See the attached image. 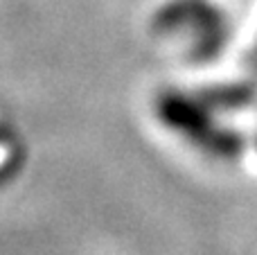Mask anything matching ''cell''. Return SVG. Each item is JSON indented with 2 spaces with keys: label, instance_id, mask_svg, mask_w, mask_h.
I'll return each mask as SVG.
<instances>
[{
  "label": "cell",
  "instance_id": "6da1fadb",
  "mask_svg": "<svg viewBox=\"0 0 257 255\" xmlns=\"http://www.w3.org/2000/svg\"><path fill=\"white\" fill-rule=\"evenodd\" d=\"M156 115L167 129L183 136L205 154L217 158H237L246 147L244 136L237 129L214 120V111L196 93L163 90L156 97Z\"/></svg>",
  "mask_w": 257,
  "mask_h": 255
},
{
  "label": "cell",
  "instance_id": "7a4b0ae2",
  "mask_svg": "<svg viewBox=\"0 0 257 255\" xmlns=\"http://www.w3.org/2000/svg\"><path fill=\"white\" fill-rule=\"evenodd\" d=\"M154 30L167 36H185L190 57L201 63L217 59L230 39L228 16L210 0H169L156 12Z\"/></svg>",
  "mask_w": 257,
  "mask_h": 255
},
{
  "label": "cell",
  "instance_id": "3957f363",
  "mask_svg": "<svg viewBox=\"0 0 257 255\" xmlns=\"http://www.w3.org/2000/svg\"><path fill=\"white\" fill-rule=\"evenodd\" d=\"M201 99L212 108L214 113H235L244 111L257 104V88L250 81H228V84L205 86L199 93Z\"/></svg>",
  "mask_w": 257,
  "mask_h": 255
},
{
  "label": "cell",
  "instance_id": "277c9868",
  "mask_svg": "<svg viewBox=\"0 0 257 255\" xmlns=\"http://www.w3.org/2000/svg\"><path fill=\"white\" fill-rule=\"evenodd\" d=\"M250 68L257 72V48L253 50V54H250Z\"/></svg>",
  "mask_w": 257,
  "mask_h": 255
}]
</instances>
